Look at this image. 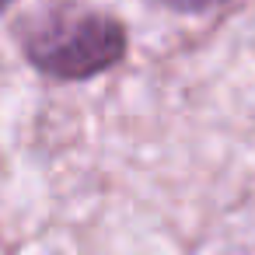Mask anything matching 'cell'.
Returning a JSON list of instances; mask_svg holds the SVG:
<instances>
[{"label":"cell","mask_w":255,"mask_h":255,"mask_svg":"<svg viewBox=\"0 0 255 255\" xmlns=\"http://www.w3.org/2000/svg\"><path fill=\"white\" fill-rule=\"evenodd\" d=\"M11 35L21 60L56 84L95 81L116 70L129 49L123 18L81 0H46L14 21Z\"/></svg>","instance_id":"obj_1"},{"label":"cell","mask_w":255,"mask_h":255,"mask_svg":"<svg viewBox=\"0 0 255 255\" xmlns=\"http://www.w3.org/2000/svg\"><path fill=\"white\" fill-rule=\"evenodd\" d=\"M150 4L168 14H178V18H206V14L220 11L227 0H150Z\"/></svg>","instance_id":"obj_2"},{"label":"cell","mask_w":255,"mask_h":255,"mask_svg":"<svg viewBox=\"0 0 255 255\" xmlns=\"http://www.w3.org/2000/svg\"><path fill=\"white\" fill-rule=\"evenodd\" d=\"M14 4H18V0H0V14H4V11H11Z\"/></svg>","instance_id":"obj_3"}]
</instances>
